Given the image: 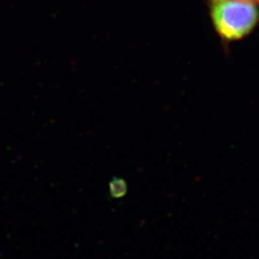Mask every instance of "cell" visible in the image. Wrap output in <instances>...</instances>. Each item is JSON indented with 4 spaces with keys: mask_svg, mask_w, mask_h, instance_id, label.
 I'll use <instances>...</instances> for the list:
<instances>
[{
    "mask_svg": "<svg viewBox=\"0 0 259 259\" xmlns=\"http://www.w3.org/2000/svg\"><path fill=\"white\" fill-rule=\"evenodd\" d=\"M211 18L217 33L226 39H239L256 25L258 10L252 0H218L211 7Z\"/></svg>",
    "mask_w": 259,
    "mask_h": 259,
    "instance_id": "1",
    "label": "cell"
},
{
    "mask_svg": "<svg viewBox=\"0 0 259 259\" xmlns=\"http://www.w3.org/2000/svg\"><path fill=\"white\" fill-rule=\"evenodd\" d=\"M253 2H259V0H252Z\"/></svg>",
    "mask_w": 259,
    "mask_h": 259,
    "instance_id": "3",
    "label": "cell"
},
{
    "mask_svg": "<svg viewBox=\"0 0 259 259\" xmlns=\"http://www.w3.org/2000/svg\"><path fill=\"white\" fill-rule=\"evenodd\" d=\"M213 1H218V0H213Z\"/></svg>",
    "mask_w": 259,
    "mask_h": 259,
    "instance_id": "4",
    "label": "cell"
},
{
    "mask_svg": "<svg viewBox=\"0 0 259 259\" xmlns=\"http://www.w3.org/2000/svg\"><path fill=\"white\" fill-rule=\"evenodd\" d=\"M128 183L122 177H113L109 183V196L111 199L118 200L128 193Z\"/></svg>",
    "mask_w": 259,
    "mask_h": 259,
    "instance_id": "2",
    "label": "cell"
}]
</instances>
